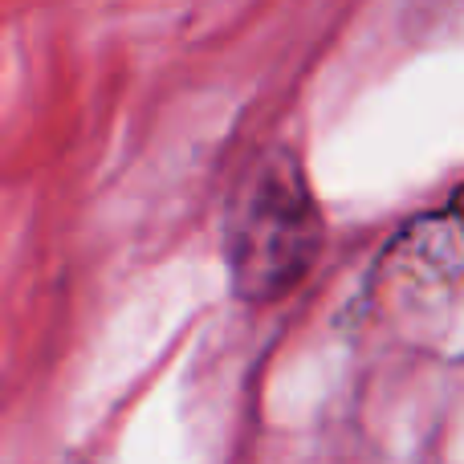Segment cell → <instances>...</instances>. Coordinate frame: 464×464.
Masks as SVG:
<instances>
[{
	"label": "cell",
	"instance_id": "1",
	"mask_svg": "<svg viewBox=\"0 0 464 464\" xmlns=\"http://www.w3.org/2000/svg\"><path fill=\"white\" fill-rule=\"evenodd\" d=\"M326 217L294 147H265L232 184L225 208V269L232 297L277 305L314 273Z\"/></svg>",
	"mask_w": 464,
	"mask_h": 464
}]
</instances>
